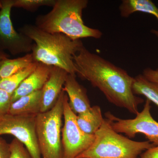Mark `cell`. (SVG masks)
<instances>
[{"label": "cell", "instance_id": "1", "mask_svg": "<svg viewBox=\"0 0 158 158\" xmlns=\"http://www.w3.org/2000/svg\"><path fill=\"white\" fill-rule=\"evenodd\" d=\"M76 75L98 88L108 101L137 115L144 99L133 93L134 77L126 71L83 46L74 57Z\"/></svg>", "mask_w": 158, "mask_h": 158}, {"label": "cell", "instance_id": "2", "mask_svg": "<svg viewBox=\"0 0 158 158\" xmlns=\"http://www.w3.org/2000/svg\"><path fill=\"white\" fill-rule=\"evenodd\" d=\"M19 31L34 42L31 53L35 62L76 75L74 57L84 46L81 40H73L62 34L47 33L33 25H25Z\"/></svg>", "mask_w": 158, "mask_h": 158}, {"label": "cell", "instance_id": "3", "mask_svg": "<svg viewBox=\"0 0 158 158\" xmlns=\"http://www.w3.org/2000/svg\"><path fill=\"white\" fill-rule=\"evenodd\" d=\"M88 4V0H56L51 11L37 16L35 26L44 32L65 34L73 40L99 39L101 31L86 26L82 19Z\"/></svg>", "mask_w": 158, "mask_h": 158}, {"label": "cell", "instance_id": "4", "mask_svg": "<svg viewBox=\"0 0 158 158\" xmlns=\"http://www.w3.org/2000/svg\"><path fill=\"white\" fill-rule=\"evenodd\" d=\"M94 136L92 144L77 158H138L154 146L149 141H133L120 135L113 129L106 118Z\"/></svg>", "mask_w": 158, "mask_h": 158}, {"label": "cell", "instance_id": "5", "mask_svg": "<svg viewBox=\"0 0 158 158\" xmlns=\"http://www.w3.org/2000/svg\"><path fill=\"white\" fill-rule=\"evenodd\" d=\"M65 93L62 90L52 109L36 116V135L43 158H62V129Z\"/></svg>", "mask_w": 158, "mask_h": 158}, {"label": "cell", "instance_id": "6", "mask_svg": "<svg viewBox=\"0 0 158 158\" xmlns=\"http://www.w3.org/2000/svg\"><path fill=\"white\" fill-rule=\"evenodd\" d=\"M151 102L146 100L143 110L132 119H122L114 116L110 112L105 113L106 118L113 130L118 133H124L129 138L137 134L144 135L150 143L158 145V122L151 113Z\"/></svg>", "mask_w": 158, "mask_h": 158}, {"label": "cell", "instance_id": "7", "mask_svg": "<svg viewBox=\"0 0 158 158\" xmlns=\"http://www.w3.org/2000/svg\"><path fill=\"white\" fill-rule=\"evenodd\" d=\"M63 106L62 158H77L89 148L94 141L95 136L86 134L79 127L77 122V115L71 109L68 95L65 92L63 98Z\"/></svg>", "mask_w": 158, "mask_h": 158}, {"label": "cell", "instance_id": "8", "mask_svg": "<svg viewBox=\"0 0 158 158\" xmlns=\"http://www.w3.org/2000/svg\"><path fill=\"white\" fill-rule=\"evenodd\" d=\"M37 115H0V137L14 136L25 145L32 158H41L36 135Z\"/></svg>", "mask_w": 158, "mask_h": 158}, {"label": "cell", "instance_id": "9", "mask_svg": "<svg viewBox=\"0 0 158 158\" xmlns=\"http://www.w3.org/2000/svg\"><path fill=\"white\" fill-rule=\"evenodd\" d=\"M13 0L0 1V48L13 56L32 52L33 41L15 29L11 18Z\"/></svg>", "mask_w": 158, "mask_h": 158}, {"label": "cell", "instance_id": "10", "mask_svg": "<svg viewBox=\"0 0 158 158\" xmlns=\"http://www.w3.org/2000/svg\"><path fill=\"white\" fill-rule=\"evenodd\" d=\"M68 74L64 69L52 66L48 79L41 89L40 113L49 111L56 104Z\"/></svg>", "mask_w": 158, "mask_h": 158}, {"label": "cell", "instance_id": "11", "mask_svg": "<svg viewBox=\"0 0 158 158\" xmlns=\"http://www.w3.org/2000/svg\"><path fill=\"white\" fill-rule=\"evenodd\" d=\"M76 76L68 74L62 90L68 95L71 109L76 115H78L87 112L91 106L87 95V90L79 84Z\"/></svg>", "mask_w": 158, "mask_h": 158}, {"label": "cell", "instance_id": "12", "mask_svg": "<svg viewBox=\"0 0 158 158\" xmlns=\"http://www.w3.org/2000/svg\"><path fill=\"white\" fill-rule=\"evenodd\" d=\"M52 66L38 62L37 68L23 81L12 95V102L42 89L47 81Z\"/></svg>", "mask_w": 158, "mask_h": 158}, {"label": "cell", "instance_id": "13", "mask_svg": "<svg viewBox=\"0 0 158 158\" xmlns=\"http://www.w3.org/2000/svg\"><path fill=\"white\" fill-rule=\"evenodd\" d=\"M41 107L40 90L12 102L8 113L14 115H37L40 113Z\"/></svg>", "mask_w": 158, "mask_h": 158}, {"label": "cell", "instance_id": "14", "mask_svg": "<svg viewBox=\"0 0 158 158\" xmlns=\"http://www.w3.org/2000/svg\"><path fill=\"white\" fill-rule=\"evenodd\" d=\"M77 122L84 132L89 135H94L100 128L104 118L102 115L101 108L98 106L91 107L90 110L77 115Z\"/></svg>", "mask_w": 158, "mask_h": 158}, {"label": "cell", "instance_id": "15", "mask_svg": "<svg viewBox=\"0 0 158 158\" xmlns=\"http://www.w3.org/2000/svg\"><path fill=\"white\" fill-rule=\"evenodd\" d=\"M121 17L128 18L136 12L153 15L158 21V7L151 0H123L119 6Z\"/></svg>", "mask_w": 158, "mask_h": 158}, {"label": "cell", "instance_id": "16", "mask_svg": "<svg viewBox=\"0 0 158 158\" xmlns=\"http://www.w3.org/2000/svg\"><path fill=\"white\" fill-rule=\"evenodd\" d=\"M132 90L135 95H143L158 106V84L149 81L141 74L134 77Z\"/></svg>", "mask_w": 158, "mask_h": 158}, {"label": "cell", "instance_id": "17", "mask_svg": "<svg viewBox=\"0 0 158 158\" xmlns=\"http://www.w3.org/2000/svg\"><path fill=\"white\" fill-rule=\"evenodd\" d=\"M34 62L31 53L16 59L6 58L2 61L0 65V78L10 76L27 68Z\"/></svg>", "mask_w": 158, "mask_h": 158}, {"label": "cell", "instance_id": "18", "mask_svg": "<svg viewBox=\"0 0 158 158\" xmlns=\"http://www.w3.org/2000/svg\"><path fill=\"white\" fill-rule=\"evenodd\" d=\"M38 64V62H33L27 68L10 76L0 78V89L6 90L12 95L23 81L36 69Z\"/></svg>", "mask_w": 158, "mask_h": 158}, {"label": "cell", "instance_id": "19", "mask_svg": "<svg viewBox=\"0 0 158 158\" xmlns=\"http://www.w3.org/2000/svg\"><path fill=\"white\" fill-rule=\"evenodd\" d=\"M56 0H13V7L34 11L41 6L53 7Z\"/></svg>", "mask_w": 158, "mask_h": 158}, {"label": "cell", "instance_id": "20", "mask_svg": "<svg viewBox=\"0 0 158 158\" xmlns=\"http://www.w3.org/2000/svg\"><path fill=\"white\" fill-rule=\"evenodd\" d=\"M10 158H32L28 151L22 142L14 138L9 143Z\"/></svg>", "mask_w": 158, "mask_h": 158}, {"label": "cell", "instance_id": "21", "mask_svg": "<svg viewBox=\"0 0 158 158\" xmlns=\"http://www.w3.org/2000/svg\"><path fill=\"white\" fill-rule=\"evenodd\" d=\"M12 94L0 89V115L7 114L12 102Z\"/></svg>", "mask_w": 158, "mask_h": 158}, {"label": "cell", "instance_id": "22", "mask_svg": "<svg viewBox=\"0 0 158 158\" xmlns=\"http://www.w3.org/2000/svg\"><path fill=\"white\" fill-rule=\"evenodd\" d=\"M142 75L149 81L158 84V69H154L148 67L144 69Z\"/></svg>", "mask_w": 158, "mask_h": 158}, {"label": "cell", "instance_id": "23", "mask_svg": "<svg viewBox=\"0 0 158 158\" xmlns=\"http://www.w3.org/2000/svg\"><path fill=\"white\" fill-rule=\"evenodd\" d=\"M10 154L9 144L0 137V158H10Z\"/></svg>", "mask_w": 158, "mask_h": 158}, {"label": "cell", "instance_id": "24", "mask_svg": "<svg viewBox=\"0 0 158 158\" xmlns=\"http://www.w3.org/2000/svg\"><path fill=\"white\" fill-rule=\"evenodd\" d=\"M139 156V158H158V145L151 147Z\"/></svg>", "mask_w": 158, "mask_h": 158}, {"label": "cell", "instance_id": "25", "mask_svg": "<svg viewBox=\"0 0 158 158\" xmlns=\"http://www.w3.org/2000/svg\"><path fill=\"white\" fill-rule=\"evenodd\" d=\"M9 57L8 54L6 53L5 51L2 50L0 48V65H1V62L4 59L6 58H9Z\"/></svg>", "mask_w": 158, "mask_h": 158}, {"label": "cell", "instance_id": "26", "mask_svg": "<svg viewBox=\"0 0 158 158\" xmlns=\"http://www.w3.org/2000/svg\"><path fill=\"white\" fill-rule=\"evenodd\" d=\"M151 32L154 35H155L156 37L158 38V30H155V29H152L151 31Z\"/></svg>", "mask_w": 158, "mask_h": 158}, {"label": "cell", "instance_id": "27", "mask_svg": "<svg viewBox=\"0 0 158 158\" xmlns=\"http://www.w3.org/2000/svg\"></svg>", "mask_w": 158, "mask_h": 158}]
</instances>
